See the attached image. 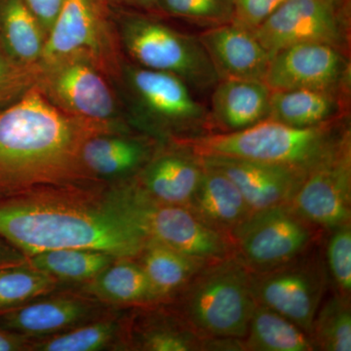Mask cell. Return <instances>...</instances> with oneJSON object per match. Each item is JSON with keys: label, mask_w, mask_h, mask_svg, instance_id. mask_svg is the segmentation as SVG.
Instances as JSON below:
<instances>
[{"label": "cell", "mask_w": 351, "mask_h": 351, "mask_svg": "<svg viewBox=\"0 0 351 351\" xmlns=\"http://www.w3.org/2000/svg\"><path fill=\"white\" fill-rule=\"evenodd\" d=\"M108 203L147 241L214 262L234 255L230 237L210 228L189 207L156 199L138 182L115 189Z\"/></svg>", "instance_id": "5"}, {"label": "cell", "mask_w": 351, "mask_h": 351, "mask_svg": "<svg viewBox=\"0 0 351 351\" xmlns=\"http://www.w3.org/2000/svg\"><path fill=\"white\" fill-rule=\"evenodd\" d=\"M57 280L32 265L0 267V311L14 308L48 294Z\"/></svg>", "instance_id": "29"}, {"label": "cell", "mask_w": 351, "mask_h": 351, "mask_svg": "<svg viewBox=\"0 0 351 351\" xmlns=\"http://www.w3.org/2000/svg\"><path fill=\"white\" fill-rule=\"evenodd\" d=\"M350 64L343 52L322 43L290 46L270 59L263 82L271 91L314 89L348 91Z\"/></svg>", "instance_id": "14"}, {"label": "cell", "mask_w": 351, "mask_h": 351, "mask_svg": "<svg viewBox=\"0 0 351 351\" xmlns=\"http://www.w3.org/2000/svg\"><path fill=\"white\" fill-rule=\"evenodd\" d=\"M22 258L17 251L0 241V267L15 265Z\"/></svg>", "instance_id": "39"}, {"label": "cell", "mask_w": 351, "mask_h": 351, "mask_svg": "<svg viewBox=\"0 0 351 351\" xmlns=\"http://www.w3.org/2000/svg\"><path fill=\"white\" fill-rule=\"evenodd\" d=\"M119 325L115 320H101L93 324L56 335L34 345L40 351H97L104 350L115 339Z\"/></svg>", "instance_id": "31"}, {"label": "cell", "mask_w": 351, "mask_h": 351, "mask_svg": "<svg viewBox=\"0 0 351 351\" xmlns=\"http://www.w3.org/2000/svg\"><path fill=\"white\" fill-rule=\"evenodd\" d=\"M141 254V265L159 301L181 293L198 271L210 263L154 241H147Z\"/></svg>", "instance_id": "23"}, {"label": "cell", "mask_w": 351, "mask_h": 351, "mask_svg": "<svg viewBox=\"0 0 351 351\" xmlns=\"http://www.w3.org/2000/svg\"><path fill=\"white\" fill-rule=\"evenodd\" d=\"M124 73L136 113L149 128L198 136L210 125L209 113L181 78L140 66H127Z\"/></svg>", "instance_id": "9"}, {"label": "cell", "mask_w": 351, "mask_h": 351, "mask_svg": "<svg viewBox=\"0 0 351 351\" xmlns=\"http://www.w3.org/2000/svg\"><path fill=\"white\" fill-rule=\"evenodd\" d=\"M117 258L107 252L66 248L29 256V265L56 280L86 281L95 278Z\"/></svg>", "instance_id": "27"}, {"label": "cell", "mask_w": 351, "mask_h": 351, "mask_svg": "<svg viewBox=\"0 0 351 351\" xmlns=\"http://www.w3.org/2000/svg\"><path fill=\"white\" fill-rule=\"evenodd\" d=\"M160 11L206 29L233 21L230 0H160Z\"/></svg>", "instance_id": "33"}, {"label": "cell", "mask_w": 351, "mask_h": 351, "mask_svg": "<svg viewBox=\"0 0 351 351\" xmlns=\"http://www.w3.org/2000/svg\"><path fill=\"white\" fill-rule=\"evenodd\" d=\"M110 0H64L48 32L40 64L84 59L112 75L119 63L110 25Z\"/></svg>", "instance_id": "7"}, {"label": "cell", "mask_w": 351, "mask_h": 351, "mask_svg": "<svg viewBox=\"0 0 351 351\" xmlns=\"http://www.w3.org/2000/svg\"><path fill=\"white\" fill-rule=\"evenodd\" d=\"M154 154L143 166L138 184L156 199L189 206L203 174L200 156L186 145Z\"/></svg>", "instance_id": "17"}, {"label": "cell", "mask_w": 351, "mask_h": 351, "mask_svg": "<svg viewBox=\"0 0 351 351\" xmlns=\"http://www.w3.org/2000/svg\"><path fill=\"white\" fill-rule=\"evenodd\" d=\"M251 274L235 255L208 263L182 291V318L205 341L243 339L258 304Z\"/></svg>", "instance_id": "4"}, {"label": "cell", "mask_w": 351, "mask_h": 351, "mask_svg": "<svg viewBox=\"0 0 351 351\" xmlns=\"http://www.w3.org/2000/svg\"><path fill=\"white\" fill-rule=\"evenodd\" d=\"M230 178L242 193L252 213L288 204L306 172L288 166L223 156H200Z\"/></svg>", "instance_id": "15"}, {"label": "cell", "mask_w": 351, "mask_h": 351, "mask_svg": "<svg viewBox=\"0 0 351 351\" xmlns=\"http://www.w3.org/2000/svg\"><path fill=\"white\" fill-rule=\"evenodd\" d=\"M110 127L63 112L32 88L0 110V191L71 177L83 167L85 141Z\"/></svg>", "instance_id": "2"}, {"label": "cell", "mask_w": 351, "mask_h": 351, "mask_svg": "<svg viewBox=\"0 0 351 351\" xmlns=\"http://www.w3.org/2000/svg\"><path fill=\"white\" fill-rule=\"evenodd\" d=\"M315 258L300 257L274 269L252 271L254 298L311 335L322 302L326 276Z\"/></svg>", "instance_id": "11"}, {"label": "cell", "mask_w": 351, "mask_h": 351, "mask_svg": "<svg viewBox=\"0 0 351 351\" xmlns=\"http://www.w3.org/2000/svg\"><path fill=\"white\" fill-rule=\"evenodd\" d=\"M198 38L219 80L263 82L271 56L252 32L230 23L208 27Z\"/></svg>", "instance_id": "16"}, {"label": "cell", "mask_w": 351, "mask_h": 351, "mask_svg": "<svg viewBox=\"0 0 351 351\" xmlns=\"http://www.w3.org/2000/svg\"><path fill=\"white\" fill-rule=\"evenodd\" d=\"M95 304L73 297L56 298L0 313V330L22 337L57 335L88 319Z\"/></svg>", "instance_id": "18"}, {"label": "cell", "mask_w": 351, "mask_h": 351, "mask_svg": "<svg viewBox=\"0 0 351 351\" xmlns=\"http://www.w3.org/2000/svg\"><path fill=\"white\" fill-rule=\"evenodd\" d=\"M327 247V262L332 281L341 295L351 291V228L350 223L334 228Z\"/></svg>", "instance_id": "34"}, {"label": "cell", "mask_w": 351, "mask_h": 351, "mask_svg": "<svg viewBox=\"0 0 351 351\" xmlns=\"http://www.w3.org/2000/svg\"><path fill=\"white\" fill-rule=\"evenodd\" d=\"M285 0H230L232 24L254 31L262 25Z\"/></svg>", "instance_id": "35"}, {"label": "cell", "mask_w": 351, "mask_h": 351, "mask_svg": "<svg viewBox=\"0 0 351 351\" xmlns=\"http://www.w3.org/2000/svg\"><path fill=\"white\" fill-rule=\"evenodd\" d=\"M346 92L295 89L271 91L269 119L295 128L338 121L345 112Z\"/></svg>", "instance_id": "21"}, {"label": "cell", "mask_w": 351, "mask_h": 351, "mask_svg": "<svg viewBox=\"0 0 351 351\" xmlns=\"http://www.w3.org/2000/svg\"><path fill=\"white\" fill-rule=\"evenodd\" d=\"M137 341L143 350L195 351L205 348V339L198 336L184 318L147 321Z\"/></svg>", "instance_id": "30"}, {"label": "cell", "mask_w": 351, "mask_h": 351, "mask_svg": "<svg viewBox=\"0 0 351 351\" xmlns=\"http://www.w3.org/2000/svg\"><path fill=\"white\" fill-rule=\"evenodd\" d=\"M43 69L38 85L63 112L108 126L119 117L112 88L90 62L71 59Z\"/></svg>", "instance_id": "13"}, {"label": "cell", "mask_w": 351, "mask_h": 351, "mask_svg": "<svg viewBox=\"0 0 351 351\" xmlns=\"http://www.w3.org/2000/svg\"><path fill=\"white\" fill-rule=\"evenodd\" d=\"M313 239V223L291 203L253 212L230 234L234 255L251 271L274 269L300 257Z\"/></svg>", "instance_id": "8"}, {"label": "cell", "mask_w": 351, "mask_h": 351, "mask_svg": "<svg viewBox=\"0 0 351 351\" xmlns=\"http://www.w3.org/2000/svg\"><path fill=\"white\" fill-rule=\"evenodd\" d=\"M43 71L40 64H25L14 59L0 41V110L36 86Z\"/></svg>", "instance_id": "32"}, {"label": "cell", "mask_w": 351, "mask_h": 351, "mask_svg": "<svg viewBox=\"0 0 351 351\" xmlns=\"http://www.w3.org/2000/svg\"><path fill=\"white\" fill-rule=\"evenodd\" d=\"M22 337L0 332V351L20 350L24 346Z\"/></svg>", "instance_id": "38"}, {"label": "cell", "mask_w": 351, "mask_h": 351, "mask_svg": "<svg viewBox=\"0 0 351 351\" xmlns=\"http://www.w3.org/2000/svg\"><path fill=\"white\" fill-rule=\"evenodd\" d=\"M339 121L295 128L265 119L243 130L178 138L199 156H223L288 166L308 172L338 142Z\"/></svg>", "instance_id": "3"}, {"label": "cell", "mask_w": 351, "mask_h": 351, "mask_svg": "<svg viewBox=\"0 0 351 351\" xmlns=\"http://www.w3.org/2000/svg\"><path fill=\"white\" fill-rule=\"evenodd\" d=\"M0 237L29 256L80 248L130 258L145 245L107 198L96 202L71 191H36L0 199Z\"/></svg>", "instance_id": "1"}, {"label": "cell", "mask_w": 351, "mask_h": 351, "mask_svg": "<svg viewBox=\"0 0 351 351\" xmlns=\"http://www.w3.org/2000/svg\"><path fill=\"white\" fill-rule=\"evenodd\" d=\"M213 89L209 122L221 133L243 130L269 119L271 90L263 82L225 78Z\"/></svg>", "instance_id": "19"}, {"label": "cell", "mask_w": 351, "mask_h": 351, "mask_svg": "<svg viewBox=\"0 0 351 351\" xmlns=\"http://www.w3.org/2000/svg\"><path fill=\"white\" fill-rule=\"evenodd\" d=\"M89 291L103 301L135 304L158 302L142 265L123 262L108 265L92 279Z\"/></svg>", "instance_id": "26"}, {"label": "cell", "mask_w": 351, "mask_h": 351, "mask_svg": "<svg viewBox=\"0 0 351 351\" xmlns=\"http://www.w3.org/2000/svg\"><path fill=\"white\" fill-rule=\"evenodd\" d=\"M341 0H285L252 34L274 56L290 46L322 43L343 51L348 25Z\"/></svg>", "instance_id": "10"}, {"label": "cell", "mask_w": 351, "mask_h": 351, "mask_svg": "<svg viewBox=\"0 0 351 351\" xmlns=\"http://www.w3.org/2000/svg\"><path fill=\"white\" fill-rule=\"evenodd\" d=\"M110 2L141 9L149 13L161 12L160 0H110Z\"/></svg>", "instance_id": "37"}, {"label": "cell", "mask_w": 351, "mask_h": 351, "mask_svg": "<svg viewBox=\"0 0 351 351\" xmlns=\"http://www.w3.org/2000/svg\"><path fill=\"white\" fill-rule=\"evenodd\" d=\"M311 337L316 350L351 351V311L348 297L334 295L319 306Z\"/></svg>", "instance_id": "28"}, {"label": "cell", "mask_w": 351, "mask_h": 351, "mask_svg": "<svg viewBox=\"0 0 351 351\" xmlns=\"http://www.w3.org/2000/svg\"><path fill=\"white\" fill-rule=\"evenodd\" d=\"M46 36L23 0H0V41L14 59L40 64Z\"/></svg>", "instance_id": "24"}, {"label": "cell", "mask_w": 351, "mask_h": 351, "mask_svg": "<svg viewBox=\"0 0 351 351\" xmlns=\"http://www.w3.org/2000/svg\"><path fill=\"white\" fill-rule=\"evenodd\" d=\"M97 134L85 141L80 152L83 167L105 178H117L135 172L151 158V149L144 140Z\"/></svg>", "instance_id": "22"}, {"label": "cell", "mask_w": 351, "mask_h": 351, "mask_svg": "<svg viewBox=\"0 0 351 351\" xmlns=\"http://www.w3.org/2000/svg\"><path fill=\"white\" fill-rule=\"evenodd\" d=\"M245 350L313 351L311 335L269 307L257 304L243 339Z\"/></svg>", "instance_id": "25"}, {"label": "cell", "mask_w": 351, "mask_h": 351, "mask_svg": "<svg viewBox=\"0 0 351 351\" xmlns=\"http://www.w3.org/2000/svg\"><path fill=\"white\" fill-rule=\"evenodd\" d=\"M43 27L46 36L56 21L64 0H23ZM47 38V36H46Z\"/></svg>", "instance_id": "36"}, {"label": "cell", "mask_w": 351, "mask_h": 351, "mask_svg": "<svg viewBox=\"0 0 351 351\" xmlns=\"http://www.w3.org/2000/svg\"><path fill=\"white\" fill-rule=\"evenodd\" d=\"M351 137L346 129L334 147L308 170L291 205L313 226L334 230L350 223Z\"/></svg>", "instance_id": "12"}, {"label": "cell", "mask_w": 351, "mask_h": 351, "mask_svg": "<svg viewBox=\"0 0 351 351\" xmlns=\"http://www.w3.org/2000/svg\"><path fill=\"white\" fill-rule=\"evenodd\" d=\"M120 38L142 68L171 73L197 90L214 88L219 80L198 36L142 14L126 13L120 19Z\"/></svg>", "instance_id": "6"}, {"label": "cell", "mask_w": 351, "mask_h": 351, "mask_svg": "<svg viewBox=\"0 0 351 351\" xmlns=\"http://www.w3.org/2000/svg\"><path fill=\"white\" fill-rule=\"evenodd\" d=\"M202 163V178L188 207L210 228L230 239L233 230L252 214L250 207L230 178Z\"/></svg>", "instance_id": "20"}]
</instances>
